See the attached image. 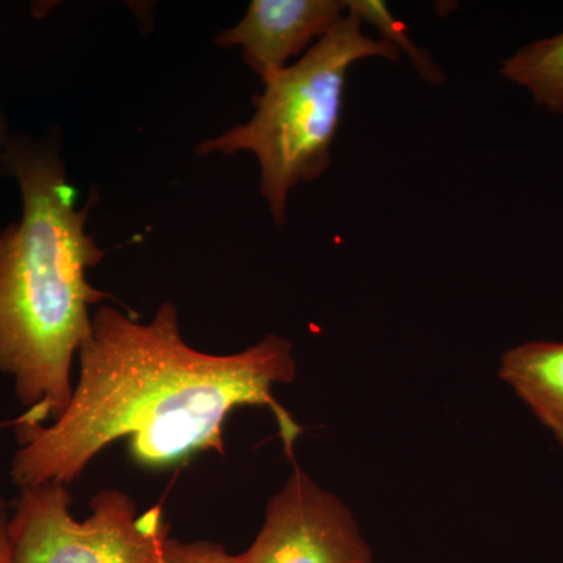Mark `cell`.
Here are the masks:
<instances>
[{
  "label": "cell",
  "instance_id": "obj_1",
  "mask_svg": "<svg viewBox=\"0 0 563 563\" xmlns=\"http://www.w3.org/2000/svg\"><path fill=\"white\" fill-rule=\"evenodd\" d=\"M80 376L69 406L49 424H14L20 450L11 479L20 488L73 484L117 440L143 468L185 465L206 451L224 454V424L239 407H268L285 453L301 428L273 387L296 377L292 344L269 333L239 354L214 355L185 342L179 313L163 302L151 322L102 306L79 351Z\"/></svg>",
  "mask_w": 563,
  "mask_h": 563
},
{
  "label": "cell",
  "instance_id": "obj_2",
  "mask_svg": "<svg viewBox=\"0 0 563 563\" xmlns=\"http://www.w3.org/2000/svg\"><path fill=\"white\" fill-rule=\"evenodd\" d=\"M0 173L22 198V217L0 232V372L25 407L14 424H44L69 406L91 307L113 296L88 282L106 254L87 232L90 206L77 209L57 136L11 133Z\"/></svg>",
  "mask_w": 563,
  "mask_h": 563
},
{
  "label": "cell",
  "instance_id": "obj_3",
  "mask_svg": "<svg viewBox=\"0 0 563 563\" xmlns=\"http://www.w3.org/2000/svg\"><path fill=\"white\" fill-rule=\"evenodd\" d=\"M398 60L399 51L362 32L357 18L344 16L301 60L263 81L250 121L202 141L196 154L250 151L261 165V192L276 224L287 221L288 192L318 179L331 166V147L342 121L347 69L362 58Z\"/></svg>",
  "mask_w": 563,
  "mask_h": 563
},
{
  "label": "cell",
  "instance_id": "obj_4",
  "mask_svg": "<svg viewBox=\"0 0 563 563\" xmlns=\"http://www.w3.org/2000/svg\"><path fill=\"white\" fill-rule=\"evenodd\" d=\"M63 484L21 488L9 518L11 563H158L169 525L161 507L139 512L131 496L103 490L76 520Z\"/></svg>",
  "mask_w": 563,
  "mask_h": 563
},
{
  "label": "cell",
  "instance_id": "obj_5",
  "mask_svg": "<svg viewBox=\"0 0 563 563\" xmlns=\"http://www.w3.org/2000/svg\"><path fill=\"white\" fill-rule=\"evenodd\" d=\"M295 472L266 506L261 532L239 563H374L354 515L292 461Z\"/></svg>",
  "mask_w": 563,
  "mask_h": 563
},
{
  "label": "cell",
  "instance_id": "obj_6",
  "mask_svg": "<svg viewBox=\"0 0 563 563\" xmlns=\"http://www.w3.org/2000/svg\"><path fill=\"white\" fill-rule=\"evenodd\" d=\"M344 11L346 2L339 0H252L243 20L218 33L214 43L222 49L240 47L263 84L328 35L346 16Z\"/></svg>",
  "mask_w": 563,
  "mask_h": 563
},
{
  "label": "cell",
  "instance_id": "obj_7",
  "mask_svg": "<svg viewBox=\"0 0 563 563\" xmlns=\"http://www.w3.org/2000/svg\"><path fill=\"white\" fill-rule=\"evenodd\" d=\"M499 377L563 446V343H525L504 352Z\"/></svg>",
  "mask_w": 563,
  "mask_h": 563
},
{
  "label": "cell",
  "instance_id": "obj_8",
  "mask_svg": "<svg viewBox=\"0 0 563 563\" xmlns=\"http://www.w3.org/2000/svg\"><path fill=\"white\" fill-rule=\"evenodd\" d=\"M501 74L528 88L539 106L563 113V32L553 38L526 44L503 62Z\"/></svg>",
  "mask_w": 563,
  "mask_h": 563
},
{
  "label": "cell",
  "instance_id": "obj_9",
  "mask_svg": "<svg viewBox=\"0 0 563 563\" xmlns=\"http://www.w3.org/2000/svg\"><path fill=\"white\" fill-rule=\"evenodd\" d=\"M346 11H350L351 16L376 29L383 36L380 40L387 41L398 51L401 49L426 80L431 84H442L444 80L442 70L437 68L428 52L420 49L409 38L406 25L393 16L384 2L380 0H351V2H346Z\"/></svg>",
  "mask_w": 563,
  "mask_h": 563
},
{
  "label": "cell",
  "instance_id": "obj_10",
  "mask_svg": "<svg viewBox=\"0 0 563 563\" xmlns=\"http://www.w3.org/2000/svg\"><path fill=\"white\" fill-rule=\"evenodd\" d=\"M158 563H239L221 544L213 542H181L169 537Z\"/></svg>",
  "mask_w": 563,
  "mask_h": 563
},
{
  "label": "cell",
  "instance_id": "obj_11",
  "mask_svg": "<svg viewBox=\"0 0 563 563\" xmlns=\"http://www.w3.org/2000/svg\"><path fill=\"white\" fill-rule=\"evenodd\" d=\"M0 563H11L9 514L2 499H0Z\"/></svg>",
  "mask_w": 563,
  "mask_h": 563
},
{
  "label": "cell",
  "instance_id": "obj_12",
  "mask_svg": "<svg viewBox=\"0 0 563 563\" xmlns=\"http://www.w3.org/2000/svg\"><path fill=\"white\" fill-rule=\"evenodd\" d=\"M10 136L9 122H7L5 114L0 111V152H2L3 147L9 143Z\"/></svg>",
  "mask_w": 563,
  "mask_h": 563
}]
</instances>
